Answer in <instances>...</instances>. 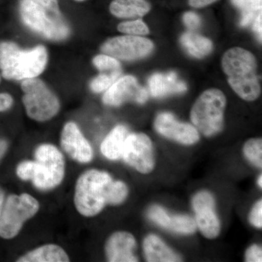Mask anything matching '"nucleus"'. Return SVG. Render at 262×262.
Listing matches in <instances>:
<instances>
[{
	"instance_id": "nucleus-4",
	"label": "nucleus",
	"mask_w": 262,
	"mask_h": 262,
	"mask_svg": "<svg viewBox=\"0 0 262 262\" xmlns=\"http://www.w3.org/2000/svg\"><path fill=\"white\" fill-rule=\"evenodd\" d=\"M111 176L102 170L84 172L77 179L74 203L77 211L85 217H94L102 211L106 204L108 185Z\"/></svg>"
},
{
	"instance_id": "nucleus-37",
	"label": "nucleus",
	"mask_w": 262,
	"mask_h": 262,
	"mask_svg": "<svg viewBox=\"0 0 262 262\" xmlns=\"http://www.w3.org/2000/svg\"><path fill=\"white\" fill-rule=\"evenodd\" d=\"M5 202V192L3 189L0 187V215H1L2 210H3V204Z\"/></svg>"
},
{
	"instance_id": "nucleus-23",
	"label": "nucleus",
	"mask_w": 262,
	"mask_h": 262,
	"mask_svg": "<svg viewBox=\"0 0 262 262\" xmlns=\"http://www.w3.org/2000/svg\"><path fill=\"white\" fill-rule=\"evenodd\" d=\"M128 188L125 183L121 181H112L108 185L106 194V204L118 206L126 199Z\"/></svg>"
},
{
	"instance_id": "nucleus-34",
	"label": "nucleus",
	"mask_w": 262,
	"mask_h": 262,
	"mask_svg": "<svg viewBox=\"0 0 262 262\" xmlns=\"http://www.w3.org/2000/svg\"><path fill=\"white\" fill-rule=\"evenodd\" d=\"M262 19H261V13H258L256 15V18L253 20V31L256 33L260 40L261 41V28H262Z\"/></svg>"
},
{
	"instance_id": "nucleus-40",
	"label": "nucleus",
	"mask_w": 262,
	"mask_h": 262,
	"mask_svg": "<svg viewBox=\"0 0 262 262\" xmlns=\"http://www.w3.org/2000/svg\"><path fill=\"white\" fill-rule=\"evenodd\" d=\"M1 78H2L1 75H0V82H1Z\"/></svg>"
},
{
	"instance_id": "nucleus-27",
	"label": "nucleus",
	"mask_w": 262,
	"mask_h": 262,
	"mask_svg": "<svg viewBox=\"0 0 262 262\" xmlns=\"http://www.w3.org/2000/svg\"><path fill=\"white\" fill-rule=\"evenodd\" d=\"M95 67L101 72H120L121 65L116 58L106 54L98 55L93 59Z\"/></svg>"
},
{
	"instance_id": "nucleus-29",
	"label": "nucleus",
	"mask_w": 262,
	"mask_h": 262,
	"mask_svg": "<svg viewBox=\"0 0 262 262\" xmlns=\"http://www.w3.org/2000/svg\"><path fill=\"white\" fill-rule=\"evenodd\" d=\"M249 222L253 226L258 229L262 228V201L255 203L249 214Z\"/></svg>"
},
{
	"instance_id": "nucleus-38",
	"label": "nucleus",
	"mask_w": 262,
	"mask_h": 262,
	"mask_svg": "<svg viewBox=\"0 0 262 262\" xmlns=\"http://www.w3.org/2000/svg\"><path fill=\"white\" fill-rule=\"evenodd\" d=\"M258 187H259L260 188H262V177H261V175L259 176V177H258Z\"/></svg>"
},
{
	"instance_id": "nucleus-7",
	"label": "nucleus",
	"mask_w": 262,
	"mask_h": 262,
	"mask_svg": "<svg viewBox=\"0 0 262 262\" xmlns=\"http://www.w3.org/2000/svg\"><path fill=\"white\" fill-rule=\"evenodd\" d=\"M23 103L29 118L37 122H46L53 118L60 110L56 95L48 89L43 81L31 78L23 80Z\"/></svg>"
},
{
	"instance_id": "nucleus-10",
	"label": "nucleus",
	"mask_w": 262,
	"mask_h": 262,
	"mask_svg": "<svg viewBox=\"0 0 262 262\" xmlns=\"http://www.w3.org/2000/svg\"><path fill=\"white\" fill-rule=\"evenodd\" d=\"M122 158L139 173H151L155 168L152 142L144 134H129L124 144Z\"/></svg>"
},
{
	"instance_id": "nucleus-31",
	"label": "nucleus",
	"mask_w": 262,
	"mask_h": 262,
	"mask_svg": "<svg viewBox=\"0 0 262 262\" xmlns=\"http://www.w3.org/2000/svg\"><path fill=\"white\" fill-rule=\"evenodd\" d=\"M245 258H246V261L248 262H261L262 250L261 246L256 244L250 246L246 251Z\"/></svg>"
},
{
	"instance_id": "nucleus-21",
	"label": "nucleus",
	"mask_w": 262,
	"mask_h": 262,
	"mask_svg": "<svg viewBox=\"0 0 262 262\" xmlns=\"http://www.w3.org/2000/svg\"><path fill=\"white\" fill-rule=\"evenodd\" d=\"M128 134V129L125 125H118L114 127L101 143V151L103 156L110 160L122 158L124 144Z\"/></svg>"
},
{
	"instance_id": "nucleus-2",
	"label": "nucleus",
	"mask_w": 262,
	"mask_h": 262,
	"mask_svg": "<svg viewBox=\"0 0 262 262\" xmlns=\"http://www.w3.org/2000/svg\"><path fill=\"white\" fill-rule=\"evenodd\" d=\"M19 11L25 25L42 37L60 41L70 36L58 0H20Z\"/></svg>"
},
{
	"instance_id": "nucleus-39",
	"label": "nucleus",
	"mask_w": 262,
	"mask_h": 262,
	"mask_svg": "<svg viewBox=\"0 0 262 262\" xmlns=\"http://www.w3.org/2000/svg\"><path fill=\"white\" fill-rule=\"evenodd\" d=\"M75 1H77V2H84V1H86V0H75Z\"/></svg>"
},
{
	"instance_id": "nucleus-14",
	"label": "nucleus",
	"mask_w": 262,
	"mask_h": 262,
	"mask_svg": "<svg viewBox=\"0 0 262 262\" xmlns=\"http://www.w3.org/2000/svg\"><path fill=\"white\" fill-rule=\"evenodd\" d=\"M61 145L71 158L79 163H89L93 159L92 147L75 122L65 124L61 132Z\"/></svg>"
},
{
	"instance_id": "nucleus-17",
	"label": "nucleus",
	"mask_w": 262,
	"mask_h": 262,
	"mask_svg": "<svg viewBox=\"0 0 262 262\" xmlns=\"http://www.w3.org/2000/svg\"><path fill=\"white\" fill-rule=\"evenodd\" d=\"M148 85L150 94L155 98L184 94L187 91V84L179 80L178 75L174 72L154 74L148 80Z\"/></svg>"
},
{
	"instance_id": "nucleus-18",
	"label": "nucleus",
	"mask_w": 262,
	"mask_h": 262,
	"mask_svg": "<svg viewBox=\"0 0 262 262\" xmlns=\"http://www.w3.org/2000/svg\"><path fill=\"white\" fill-rule=\"evenodd\" d=\"M143 250L146 261L149 262L182 261V258L171 248L168 247L163 239L155 234L146 236L143 242Z\"/></svg>"
},
{
	"instance_id": "nucleus-30",
	"label": "nucleus",
	"mask_w": 262,
	"mask_h": 262,
	"mask_svg": "<svg viewBox=\"0 0 262 262\" xmlns=\"http://www.w3.org/2000/svg\"><path fill=\"white\" fill-rule=\"evenodd\" d=\"M183 21L186 27L190 30H195L201 25V18L196 13L189 11L184 13Z\"/></svg>"
},
{
	"instance_id": "nucleus-28",
	"label": "nucleus",
	"mask_w": 262,
	"mask_h": 262,
	"mask_svg": "<svg viewBox=\"0 0 262 262\" xmlns=\"http://www.w3.org/2000/svg\"><path fill=\"white\" fill-rule=\"evenodd\" d=\"M37 171V162L26 160L21 162L16 168L17 176L24 181L33 180Z\"/></svg>"
},
{
	"instance_id": "nucleus-33",
	"label": "nucleus",
	"mask_w": 262,
	"mask_h": 262,
	"mask_svg": "<svg viewBox=\"0 0 262 262\" xmlns=\"http://www.w3.org/2000/svg\"><path fill=\"white\" fill-rule=\"evenodd\" d=\"M218 0H188L189 5L192 8H203L215 3Z\"/></svg>"
},
{
	"instance_id": "nucleus-15",
	"label": "nucleus",
	"mask_w": 262,
	"mask_h": 262,
	"mask_svg": "<svg viewBox=\"0 0 262 262\" xmlns=\"http://www.w3.org/2000/svg\"><path fill=\"white\" fill-rule=\"evenodd\" d=\"M136 248L135 237L127 232H116L108 237L105 245L107 261L110 262H136L139 261L134 254Z\"/></svg>"
},
{
	"instance_id": "nucleus-5",
	"label": "nucleus",
	"mask_w": 262,
	"mask_h": 262,
	"mask_svg": "<svg viewBox=\"0 0 262 262\" xmlns=\"http://www.w3.org/2000/svg\"><path fill=\"white\" fill-rule=\"evenodd\" d=\"M226 103L225 95L220 90L204 91L191 110V121L194 127L207 137L220 134L224 128Z\"/></svg>"
},
{
	"instance_id": "nucleus-8",
	"label": "nucleus",
	"mask_w": 262,
	"mask_h": 262,
	"mask_svg": "<svg viewBox=\"0 0 262 262\" xmlns=\"http://www.w3.org/2000/svg\"><path fill=\"white\" fill-rule=\"evenodd\" d=\"M34 157L37 171L32 180L34 185L42 190L59 185L64 178L65 162L58 148L52 144H42L36 149Z\"/></svg>"
},
{
	"instance_id": "nucleus-26",
	"label": "nucleus",
	"mask_w": 262,
	"mask_h": 262,
	"mask_svg": "<svg viewBox=\"0 0 262 262\" xmlns=\"http://www.w3.org/2000/svg\"><path fill=\"white\" fill-rule=\"evenodd\" d=\"M117 29L127 35L144 36L149 34L147 25L140 19L122 22L117 26Z\"/></svg>"
},
{
	"instance_id": "nucleus-1",
	"label": "nucleus",
	"mask_w": 262,
	"mask_h": 262,
	"mask_svg": "<svg viewBox=\"0 0 262 262\" xmlns=\"http://www.w3.org/2000/svg\"><path fill=\"white\" fill-rule=\"evenodd\" d=\"M222 69L232 90L246 101H253L261 94L257 75V61L253 53L242 48H232L225 52Z\"/></svg>"
},
{
	"instance_id": "nucleus-11",
	"label": "nucleus",
	"mask_w": 262,
	"mask_h": 262,
	"mask_svg": "<svg viewBox=\"0 0 262 262\" xmlns=\"http://www.w3.org/2000/svg\"><path fill=\"white\" fill-rule=\"evenodd\" d=\"M149 97L147 90L141 86L135 77L124 76L116 81L103 94V102L108 106H119L126 102L143 104Z\"/></svg>"
},
{
	"instance_id": "nucleus-36",
	"label": "nucleus",
	"mask_w": 262,
	"mask_h": 262,
	"mask_svg": "<svg viewBox=\"0 0 262 262\" xmlns=\"http://www.w3.org/2000/svg\"><path fill=\"white\" fill-rule=\"evenodd\" d=\"M232 3L236 8L241 10L244 8L245 3H246V0H232Z\"/></svg>"
},
{
	"instance_id": "nucleus-19",
	"label": "nucleus",
	"mask_w": 262,
	"mask_h": 262,
	"mask_svg": "<svg viewBox=\"0 0 262 262\" xmlns=\"http://www.w3.org/2000/svg\"><path fill=\"white\" fill-rule=\"evenodd\" d=\"M151 10V5L146 0H113L110 11L119 18H141Z\"/></svg>"
},
{
	"instance_id": "nucleus-22",
	"label": "nucleus",
	"mask_w": 262,
	"mask_h": 262,
	"mask_svg": "<svg viewBox=\"0 0 262 262\" xmlns=\"http://www.w3.org/2000/svg\"><path fill=\"white\" fill-rule=\"evenodd\" d=\"M183 47L191 56L196 58H204L213 50V44L208 38L194 32H186L181 37Z\"/></svg>"
},
{
	"instance_id": "nucleus-35",
	"label": "nucleus",
	"mask_w": 262,
	"mask_h": 262,
	"mask_svg": "<svg viewBox=\"0 0 262 262\" xmlns=\"http://www.w3.org/2000/svg\"><path fill=\"white\" fill-rule=\"evenodd\" d=\"M8 149V144L4 140H0V160L4 156L5 153L6 152Z\"/></svg>"
},
{
	"instance_id": "nucleus-12",
	"label": "nucleus",
	"mask_w": 262,
	"mask_h": 262,
	"mask_svg": "<svg viewBox=\"0 0 262 262\" xmlns=\"http://www.w3.org/2000/svg\"><path fill=\"white\" fill-rule=\"evenodd\" d=\"M196 228L208 239H215L221 232L220 221L215 213V200L211 193L201 191L193 198Z\"/></svg>"
},
{
	"instance_id": "nucleus-25",
	"label": "nucleus",
	"mask_w": 262,
	"mask_h": 262,
	"mask_svg": "<svg viewBox=\"0 0 262 262\" xmlns=\"http://www.w3.org/2000/svg\"><path fill=\"white\" fill-rule=\"evenodd\" d=\"M120 72H101L91 80L90 88L95 93H101L106 91L121 75Z\"/></svg>"
},
{
	"instance_id": "nucleus-9",
	"label": "nucleus",
	"mask_w": 262,
	"mask_h": 262,
	"mask_svg": "<svg viewBox=\"0 0 262 262\" xmlns=\"http://www.w3.org/2000/svg\"><path fill=\"white\" fill-rule=\"evenodd\" d=\"M154 50V44L141 36H118L108 39L101 48L103 54L117 60L134 61L149 56Z\"/></svg>"
},
{
	"instance_id": "nucleus-16",
	"label": "nucleus",
	"mask_w": 262,
	"mask_h": 262,
	"mask_svg": "<svg viewBox=\"0 0 262 262\" xmlns=\"http://www.w3.org/2000/svg\"><path fill=\"white\" fill-rule=\"evenodd\" d=\"M148 215L150 220L160 227L177 233L191 234L196 229L195 221L192 217L187 215H169L161 206L151 207Z\"/></svg>"
},
{
	"instance_id": "nucleus-6",
	"label": "nucleus",
	"mask_w": 262,
	"mask_h": 262,
	"mask_svg": "<svg viewBox=\"0 0 262 262\" xmlns=\"http://www.w3.org/2000/svg\"><path fill=\"white\" fill-rule=\"evenodd\" d=\"M39 209V202L31 194H10L4 202L0 215V237L14 238L25 222L37 214Z\"/></svg>"
},
{
	"instance_id": "nucleus-20",
	"label": "nucleus",
	"mask_w": 262,
	"mask_h": 262,
	"mask_svg": "<svg viewBox=\"0 0 262 262\" xmlns=\"http://www.w3.org/2000/svg\"><path fill=\"white\" fill-rule=\"evenodd\" d=\"M70 257L61 247L47 244L29 251L17 259L18 262H68Z\"/></svg>"
},
{
	"instance_id": "nucleus-32",
	"label": "nucleus",
	"mask_w": 262,
	"mask_h": 262,
	"mask_svg": "<svg viewBox=\"0 0 262 262\" xmlns=\"http://www.w3.org/2000/svg\"><path fill=\"white\" fill-rule=\"evenodd\" d=\"M13 98L8 93H0V113L10 110L13 104Z\"/></svg>"
},
{
	"instance_id": "nucleus-24",
	"label": "nucleus",
	"mask_w": 262,
	"mask_h": 262,
	"mask_svg": "<svg viewBox=\"0 0 262 262\" xmlns=\"http://www.w3.org/2000/svg\"><path fill=\"white\" fill-rule=\"evenodd\" d=\"M244 154L248 161L258 168L262 167V140L255 138L246 141L244 144Z\"/></svg>"
},
{
	"instance_id": "nucleus-13",
	"label": "nucleus",
	"mask_w": 262,
	"mask_h": 262,
	"mask_svg": "<svg viewBox=\"0 0 262 262\" xmlns=\"http://www.w3.org/2000/svg\"><path fill=\"white\" fill-rule=\"evenodd\" d=\"M155 128L160 135L184 145H192L200 140L199 131L194 125L179 122L171 113L159 114L155 120Z\"/></svg>"
},
{
	"instance_id": "nucleus-3",
	"label": "nucleus",
	"mask_w": 262,
	"mask_h": 262,
	"mask_svg": "<svg viewBox=\"0 0 262 262\" xmlns=\"http://www.w3.org/2000/svg\"><path fill=\"white\" fill-rule=\"evenodd\" d=\"M48 63V52L42 46L22 50L14 42H0V71L8 80L34 78L44 72Z\"/></svg>"
}]
</instances>
